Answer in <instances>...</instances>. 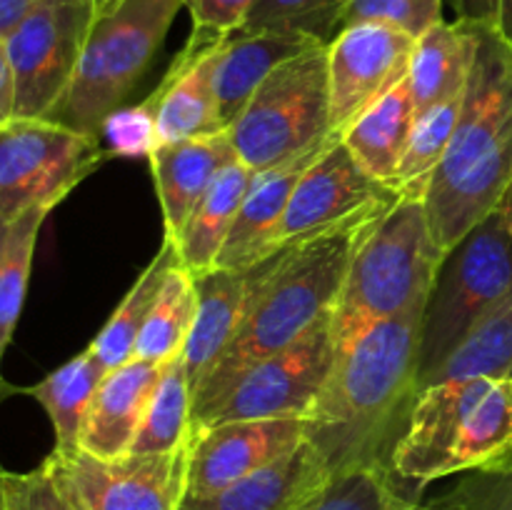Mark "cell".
Returning <instances> with one entry per match:
<instances>
[{
  "label": "cell",
  "instance_id": "d6986e66",
  "mask_svg": "<svg viewBox=\"0 0 512 510\" xmlns=\"http://www.w3.org/2000/svg\"><path fill=\"white\" fill-rule=\"evenodd\" d=\"M163 365L133 358L100 380L85 415L80 450L98 458L128 455Z\"/></svg>",
  "mask_w": 512,
  "mask_h": 510
},
{
  "label": "cell",
  "instance_id": "e575fe53",
  "mask_svg": "<svg viewBox=\"0 0 512 510\" xmlns=\"http://www.w3.org/2000/svg\"><path fill=\"white\" fill-rule=\"evenodd\" d=\"M443 20V0H348L343 28L380 23L413 35L415 40Z\"/></svg>",
  "mask_w": 512,
  "mask_h": 510
},
{
  "label": "cell",
  "instance_id": "ee69618b",
  "mask_svg": "<svg viewBox=\"0 0 512 510\" xmlns=\"http://www.w3.org/2000/svg\"><path fill=\"white\" fill-rule=\"evenodd\" d=\"M498 213L503 215V220H505V228H508V235H510V240H512V180H510L508 190H505L503 200H500V205H498Z\"/></svg>",
  "mask_w": 512,
  "mask_h": 510
},
{
  "label": "cell",
  "instance_id": "f35d334b",
  "mask_svg": "<svg viewBox=\"0 0 512 510\" xmlns=\"http://www.w3.org/2000/svg\"><path fill=\"white\" fill-rule=\"evenodd\" d=\"M258 0H183L193 18L195 30L208 33H235L243 28Z\"/></svg>",
  "mask_w": 512,
  "mask_h": 510
},
{
  "label": "cell",
  "instance_id": "7402d4cb",
  "mask_svg": "<svg viewBox=\"0 0 512 510\" xmlns=\"http://www.w3.org/2000/svg\"><path fill=\"white\" fill-rule=\"evenodd\" d=\"M318 43L320 40L308 38V35L240 33V30L230 33L220 53L218 68H215V100H218L223 128L228 130L240 118L258 85L280 63L305 53Z\"/></svg>",
  "mask_w": 512,
  "mask_h": 510
},
{
  "label": "cell",
  "instance_id": "ab89813d",
  "mask_svg": "<svg viewBox=\"0 0 512 510\" xmlns=\"http://www.w3.org/2000/svg\"><path fill=\"white\" fill-rule=\"evenodd\" d=\"M448 3L455 10V20L500 28L510 0H448Z\"/></svg>",
  "mask_w": 512,
  "mask_h": 510
},
{
  "label": "cell",
  "instance_id": "7bdbcfd3",
  "mask_svg": "<svg viewBox=\"0 0 512 510\" xmlns=\"http://www.w3.org/2000/svg\"><path fill=\"white\" fill-rule=\"evenodd\" d=\"M408 510H463L460 508V500L458 495H455V490H448L445 495H440V498L435 500H428V503H410Z\"/></svg>",
  "mask_w": 512,
  "mask_h": 510
},
{
  "label": "cell",
  "instance_id": "d4e9b609",
  "mask_svg": "<svg viewBox=\"0 0 512 510\" xmlns=\"http://www.w3.org/2000/svg\"><path fill=\"white\" fill-rule=\"evenodd\" d=\"M415 123V105L408 78L375 100L353 125L340 135L360 165L373 178L393 188L395 173L403 160L410 130Z\"/></svg>",
  "mask_w": 512,
  "mask_h": 510
},
{
  "label": "cell",
  "instance_id": "3957f363",
  "mask_svg": "<svg viewBox=\"0 0 512 510\" xmlns=\"http://www.w3.org/2000/svg\"><path fill=\"white\" fill-rule=\"evenodd\" d=\"M385 215L355 220L255 265L233 340L193 393V413L218 398L245 368L293 345L333 313L355 250Z\"/></svg>",
  "mask_w": 512,
  "mask_h": 510
},
{
  "label": "cell",
  "instance_id": "836d02e7",
  "mask_svg": "<svg viewBox=\"0 0 512 510\" xmlns=\"http://www.w3.org/2000/svg\"><path fill=\"white\" fill-rule=\"evenodd\" d=\"M348 0H258L240 33L308 35L330 43L343 30Z\"/></svg>",
  "mask_w": 512,
  "mask_h": 510
},
{
  "label": "cell",
  "instance_id": "b9f144b4",
  "mask_svg": "<svg viewBox=\"0 0 512 510\" xmlns=\"http://www.w3.org/2000/svg\"><path fill=\"white\" fill-rule=\"evenodd\" d=\"M48 0H0V38H8L15 25Z\"/></svg>",
  "mask_w": 512,
  "mask_h": 510
},
{
  "label": "cell",
  "instance_id": "7dc6e473",
  "mask_svg": "<svg viewBox=\"0 0 512 510\" xmlns=\"http://www.w3.org/2000/svg\"><path fill=\"white\" fill-rule=\"evenodd\" d=\"M500 30H503L505 35L512 40V0L508 3V8H505V15H503V25H500Z\"/></svg>",
  "mask_w": 512,
  "mask_h": 510
},
{
  "label": "cell",
  "instance_id": "5b68a950",
  "mask_svg": "<svg viewBox=\"0 0 512 510\" xmlns=\"http://www.w3.org/2000/svg\"><path fill=\"white\" fill-rule=\"evenodd\" d=\"M445 253L435 240L423 198H400L373 225L350 260L333 308L338 345L375 320L425 308Z\"/></svg>",
  "mask_w": 512,
  "mask_h": 510
},
{
  "label": "cell",
  "instance_id": "6da1fadb",
  "mask_svg": "<svg viewBox=\"0 0 512 510\" xmlns=\"http://www.w3.org/2000/svg\"><path fill=\"white\" fill-rule=\"evenodd\" d=\"M423 308L375 320L338 345L335 365L310 413L308 440L330 470L388 465L418 398Z\"/></svg>",
  "mask_w": 512,
  "mask_h": 510
},
{
  "label": "cell",
  "instance_id": "c3c4849f",
  "mask_svg": "<svg viewBox=\"0 0 512 510\" xmlns=\"http://www.w3.org/2000/svg\"><path fill=\"white\" fill-rule=\"evenodd\" d=\"M3 473H5V468L0 465V510H3Z\"/></svg>",
  "mask_w": 512,
  "mask_h": 510
},
{
  "label": "cell",
  "instance_id": "277c9868",
  "mask_svg": "<svg viewBox=\"0 0 512 510\" xmlns=\"http://www.w3.org/2000/svg\"><path fill=\"white\" fill-rule=\"evenodd\" d=\"M512 458V378L445 380L420 390L390 455L415 488Z\"/></svg>",
  "mask_w": 512,
  "mask_h": 510
},
{
  "label": "cell",
  "instance_id": "2e32d148",
  "mask_svg": "<svg viewBox=\"0 0 512 510\" xmlns=\"http://www.w3.org/2000/svg\"><path fill=\"white\" fill-rule=\"evenodd\" d=\"M230 33H190L168 73L150 93L158 115V145L225 133L215 100V68Z\"/></svg>",
  "mask_w": 512,
  "mask_h": 510
},
{
  "label": "cell",
  "instance_id": "7a4b0ae2",
  "mask_svg": "<svg viewBox=\"0 0 512 510\" xmlns=\"http://www.w3.org/2000/svg\"><path fill=\"white\" fill-rule=\"evenodd\" d=\"M470 28L475 45L463 105L425 193L443 253L498 210L512 180V40L493 25Z\"/></svg>",
  "mask_w": 512,
  "mask_h": 510
},
{
  "label": "cell",
  "instance_id": "44dd1931",
  "mask_svg": "<svg viewBox=\"0 0 512 510\" xmlns=\"http://www.w3.org/2000/svg\"><path fill=\"white\" fill-rule=\"evenodd\" d=\"M195 278V275H193ZM250 270H223L215 268L210 273L195 278L198 288V310H195L193 328L183 348V363L188 370L190 390H198L215 368L220 355L233 340L235 328L243 315L248 300Z\"/></svg>",
  "mask_w": 512,
  "mask_h": 510
},
{
  "label": "cell",
  "instance_id": "4fadbf2b",
  "mask_svg": "<svg viewBox=\"0 0 512 510\" xmlns=\"http://www.w3.org/2000/svg\"><path fill=\"white\" fill-rule=\"evenodd\" d=\"M398 200L400 195L373 178L355 160L343 138L335 135L295 185L275 235V250L333 233L370 215L390 213Z\"/></svg>",
  "mask_w": 512,
  "mask_h": 510
},
{
  "label": "cell",
  "instance_id": "5bb4252c",
  "mask_svg": "<svg viewBox=\"0 0 512 510\" xmlns=\"http://www.w3.org/2000/svg\"><path fill=\"white\" fill-rule=\"evenodd\" d=\"M415 38L380 23L343 28L328 43L330 130L343 135L375 100L408 78Z\"/></svg>",
  "mask_w": 512,
  "mask_h": 510
},
{
  "label": "cell",
  "instance_id": "4316f807",
  "mask_svg": "<svg viewBox=\"0 0 512 510\" xmlns=\"http://www.w3.org/2000/svg\"><path fill=\"white\" fill-rule=\"evenodd\" d=\"M180 263L178 248L173 240L165 238L160 245L158 255L150 260L148 268L138 275L133 288L125 293L115 313L110 315L108 323L100 328L93 343L88 345L90 353L100 360L105 370H113L125 365L128 360L135 358V343H138L140 328H143L145 318H148L150 308H153L155 298H158L160 288H163L165 278L170 270Z\"/></svg>",
  "mask_w": 512,
  "mask_h": 510
},
{
  "label": "cell",
  "instance_id": "484cf974",
  "mask_svg": "<svg viewBox=\"0 0 512 510\" xmlns=\"http://www.w3.org/2000/svg\"><path fill=\"white\" fill-rule=\"evenodd\" d=\"M108 370L88 348L80 355L70 358L53 373L45 375L38 385L25 388L30 398L38 400L48 413L55 433V448L60 453H73L80 448V433H83L85 415H88L93 395L100 380Z\"/></svg>",
  "mask_w": 512,
  "mask_h": 510
},
{
  "label": "cell",
  "instance_id": "f546056e",
  "mask_svg": "<svg viewBox=\"0 0 512 510\" xmlns=\"http://www.w3.org/2000/svg\"><path fill=\"white\" fill-rule=\"evenodd\" d=\"M460 105H463V98H455L415 115L403 160H400L398 173H395L393 180V190L400 198L425 200L430 180H433L435 170L440 168L445 153H448L450 138H453L455 123H458Z\"/></svg>",
  "mask_w": 512,
  "mask_h": 510
},
{
  "label": "cell",
  "instance_id": "30bf717a",
  "mask_svg": "<svg viewBox=\"0 0 512 510\" xmlns=\"http://www.w3.org/2000/svg\"><path fill=\"white\" fill-rule=\"evenodd\" d=\"M338 355L333 313L288 348L245 368L223 393L193 413V433L233 420L305 418ZM190 433V435H193Z\"/></svg>",
  "mask_w": 512,
  "mask_h": 510
},
{
  "label": "cell",
  "instance_id": "60d3db41",
  "mask_svg": "<svg viewBox=\"0 0 512 510\" xmlns=\"http://www.w3.org/2000/svg\"><path fill=\"white\" fill-rule=\"evenodd\" d=\"M15 118V75L10 65L8 45L0 38V125Z\"/></svg>",
  "mask_w": 512,
  "mask_h": 510
},
{
  "label": "cell",
  "instance_id": "9a60e30c",
  "mask_svg": "<svg viewBox=\"0 0 512 510\" xmlns=\"http://www.w3.org/2000/svg\"><path fill=\"white\" fill-rule=\"evenodd\" d=\"M308 440L305 418L233 420L190 435L188 498L213 495Z\"/></svg>",
  "mask_w": 512,
  "mask_h": 510
},
{
  "label": "cell",
  "instance_id": "ffe728a7",
  "mask_svg": "<svg viewBox=\"0 0 512 510\" xmlns=\"http://www.w3.org/2000/svg\"><path fill=\"white\" fill-rule=\"evenodd\" d=\"M333 478L328 460L310 440L258 473L213 495L185 498L183 510H298Z\"/></svg>",
  "mask_w": 512,
  "mask_h": 510
},
{
  "label": "cell",
  "instance_id": "d6a6232c",
  "mask_svg": "<svg viewBox=\"0 0 512 510\" xmlns=\"http://www.w3.org/2000/svg\"><path fill=\"white\" fill-rule=\"evenodd\" d=\"M410 503L388 465H355L333 473L298 510H408Z\"/></svg>",
  "mask_w": 512,
  "mask_h": 510
},
{
  "label": "cell",
  "instance_id": "cb8c5ba5",
  "mask_svg": "<svg viewBox=\"0 0 512 510\" xmlns=\"http://www.w3.org/2000/svg\"><path fill=\"white\" fill-rule=\"evenodd\" d=\"M250 178H253V170L240 158L225 165L198 208L193 210L185 228L173 240L180 265L195 278L218 268V258L238 218Z\"/></svg>",
  "mask_w": 512,
  "mask_h": 510
},
{
  "label": "cell",
  "instance_id": "d590c367",
  "mask_svg": "<svg viewBox=\"0 0 512 510\" xmlns=\"http://www.w3.org/2000/svg\"><path fill=\"white\" fill-rule=\"evenodd\" d=\"M100 143L108 150L110 158H150L158 148V115H155L153 98L143 103L118 108L105 120Z\"/></svg>",
  "mask_w": 512,
  "mask_h": 510
},
{
  "label": "cell",
  "instance_id": "e0dca14e",
  "mask_svg": "<svg viewBox=\"0 0 512 510\" xmlns=\"http://www.w3.org/2000/svg\"><path fill=\"white\" fill-rule=\"evenodd\" d=\"M333 138L335 135H330L325 143L315 145V148L305 150V153L295 155L285 163L253 173L248 193L240 203L238 218H235L233 230H230L223 253L218 258V268L250 270L263 263L265 258L278 253L275 250V235H278L280 223H283L285 210H288L290 195H293L295 185L303 178L305 170L318 160V155L323 153L325 145Z\"/></svg>",
  "mask_w": 512,
  "mask_h": 510
},
{
  "label": "cell",
  "instance_id": "603a6c76",
  "mask_svg": "<svg viewBox=\"0 0 512 510\" xmlns=\"http://www.w3.org/2000/svg\"><path fill=\"white\" fill-rule=\"evenodd\" d=\"M473 28L463 20H440L415 40L408 68L415 115L448 100L463 98L473 60Z\"/></svg>",
  "mask_w": 512,
  "mask_h": 510
},
{
  "label": "cell",
  "instance_id": "ac0fdd59",
  "mask_svg": "<svg viewBox=\"0 0 512 510\" xmlns=\"http://www.w3.org/2000/svg\"><path fill=\"white\" fill-rule=\"evenodd\" d=\"M238 158L228 133L163 143L150 153L165 238L175 240L220 170Z\"/></svg>",
  "mask_w": 512,
  "mask_h": 510
},
{
  "label": "cell",
  "instance_id": "4dcf8cb0",
  "mask_svg": "<svg viewBox=\"0 0 512 510\" xmlns=\"http://www.w3.org/2000/svg\"><path fill=\"white\" fill-rule=\"evenodd\" d=\"M48 215L50 208H33L8 223V230H5L3 250H0V370H3L5 350L13 340L15 325L23 313L35 245H38L40 228Z\"/></svg>",
  "mask_w": 512,
  "mask_h": 510
},
{
  "label": "cell",
  "instance_id": "83f0119b",
  "mask_svg": "<svg viewBox=\"0 0 512 510\" xmlns=\"http://www.w3.org/2000/svg\"><path fill=\"white\" fill-rule=\"evenodd\" d=\"M190 433H193V390H190L183 355H175L173 360L163 363L130 453H165L190 443Z\"/></svg>",
  "mask_w": 512,
  "mask_h": 510
},
{
  "label": "cell",
  "instance_id": "8992f818",
  "mask_svg": "<svg viewBox=\"0 0 512 510\" xmlns=\"http://www.w3.org/2000/svg\"><path fill=\"white\" fill-rule=\"evenodd\" d=\"M180 8L183 0H123L95 18L73 80L45 120L100 140L105 120L153 65Z\"/></svg>",
  "mask_w": 512,
  "mask_h": 510
},
{
  "label": "cell",
  "instance_id": "ba28073f",
  "mask_svg": "<svg viewBox=\"0 0 512 510\" xmlns=\"http://www.w3.org/2000/svg\"><path fill=\"white\" fill-rule=\"evenodd\" d=\"M225 133L235 155L253 173L285 163L335 135L330 130L328 45L318 43L280 63Z\"/></svg>",
  "mask_w": 512,
  "mask_h": 510
},
{
  "label": "cell",
  "instance_id": "bcb514c9",
  "mask_svg": "<svg viewBox=\"0 0 512 510\" xmlns=\"http://www.w3.org/2000/svg\"><path fill=\"white\" fill-rule=\"evenodd\" d=\"M5 230H8V223H3V220H0V250H3ZM10 390H13V388H10V385L5 383V380H3V370H0V403H3V398L10 393Z\"/></svg>",
  "mask_w": 512,
  "mask_h": 510
},
{
  "label": "cell",
  "instance_id": "8fae6325",
  "mask_svg": "<svg viewBox=\"0 0 512 510\" xmlns=\"http://www.w3.org/2000/svg\"><path fill=\"white\" fill-rule=\"evenodd\" d=\"M43 465L75 510H183L188 498L190 443L120 458L53 450Z\"/></svg>",
  "mask_w": 512,
  "mask_h": 510
},
{
  "label": "cell",
  "instance_id": "1f68e13d",
  "mask_svg": "<svg viewBox=\"0 0 512 510\" xmlns=\"http://www.w3.org/2000/svg\"><path fill=\"white\" fill-rule=\"evenodd\" d=\"M512 378V305L475 330L438 368L425 375L420 390L445 380Z\"/></svg>",
  "mask_w": 512,
  "mask_h": 510
},
{
  "label": "cell",
  "instance_id": "52a82bcc",
  "mask_svg": "<svg viewBox=\"0 0 512 510\" xmlns=\"http://www.w3.org/2000/svg\"><path fill=\"white\" fill-rule=\"evenodd\" d=\"M512 305V240L495 210L445 253L423 308L418 388L455 348Z\"/></svg>",
  "mask_w": 512,
  "mask_h": 510
},
{
  "label": "cell",
  "instance_id": "f1b7e54d",
  "mask_svg": "<svg viewBox=\"0 0 512 510\" xmlns=\"http://www.w3.org/2000/svg\"><path fill=\"white\" fill-rule=\"evenodd\" d=\"M195 310H198L195 278L178 263L165 278L163 288L140 328L135 358L163 365L183 353L185 340L193 328Z\"/></svg>",
  "mask_w": 512,
  "mask_h": 510
},
{
  "label": "cell",
  "instance_id": "8d00e7d4",
  "mask_svg": "<svg viewBox=\"0 0 512 510\" xmlns=\"http://www.w3.org/2000/svg\"><path fill=\"white\" fill-rule=\"evenodd\" d=\"M3 510H75L45 465L28 473H3Z\"/></svg>",
  "mask_w": 512,
  "mask_h": 510
},
{
  "label": "cell",
  "instance_id": "74e56055",
  "mask_svg": "<svg viewBox=\"0 0 512 510\" xmlns=\"http://www.w3.org/2000/svg\"><path fill=\"white\" fill-rule=\"evenodd\" d=\"M453 490L463 510H512V458L463 473Z\"/></svg>",
  "mask_w": 512,
  "mask_h": 510
},
{
  "label": "cell",
  "instance_id": "7c38bea8",
  "mask_svg": "<svg viewBox=\"0 0 512 510\" xmlns=\"http://www.w3.org/2000/svg\"><path fill=\"white\" fill-rule=\"evenodd\" d=\"M95 23L93 0H48L5 38L15 75V118H45L73 80Z\"/></svg>",
  "mask_w": 512,
  "mask_h": 510
},
{
  "label": "cell",
  "instance_id": "f6af8a7d",
  "mask_svg": "<svg viewBox=\"0 0 512 510\" xmlns=\"http://www.w3.org/2000/svg\"><path fill=\"white\" fill-rule=\"evenodd\" d=\"M123 3V0H93V8H95V18H100V15H108L113 13L118 5Z\"/></svg>",
  "mask_w": 512,
  "mask_h": 510
},
{
  "label": "cell",
  "instance_id": "9c48e42d",
  "mask_svg": "<svg viewBox=\"0 0 512 510\" xmlns=\"http://www.w3.org/2000/svg\"><path fill=\"white\" fill-rule=\"evenodd\" d=\"M110 160L103 143L45 118L0 125V220L13 223L33 208L63 203Z\"/></svg>",
  "mask_w": 512,
  "mask_h": 510
}]
</instances>
